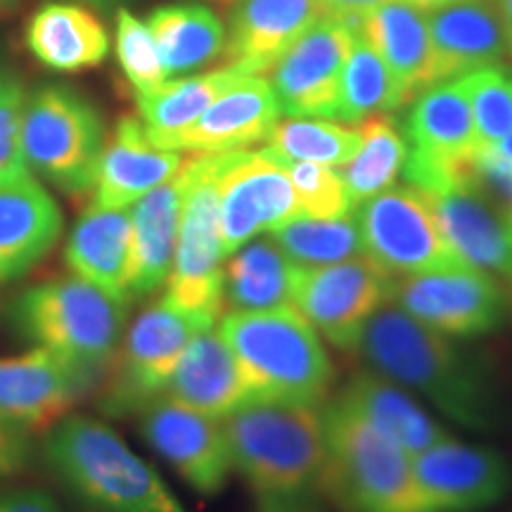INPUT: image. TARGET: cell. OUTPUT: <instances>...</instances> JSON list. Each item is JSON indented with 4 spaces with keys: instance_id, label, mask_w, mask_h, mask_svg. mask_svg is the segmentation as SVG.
<instances>
[{
    "instance_id": "cell-13",
    "label": "cell",
    "mask_w": 512,
    "mask_h": 512,
    "mask_svg": "<svg viewBox=\"0 0 512 512\" xmlns=\"http://www.w3.org/2000/svg\"><path fill=\"white\" fill-rule=\"evenodd\" d=\"M392 280L366 254L330 266L299 268L294 309L337 349L356 351L368 320L392 299Z\"/></svg>"
},
{
    "instance_id": "cell-27",
    "label": "cell",
    "mask_w": 512,
    "mask_h": 512,
    "mask_svg": "<svg viewBox=\"0 0 512 512\" xmlns=\"http://www.w3.org/2000/svg\"><path fill=\"white\" fill-rule=\"evenodd\" d=\"M361 34L394 74L408 102L434 86L430 27L422 10L384 0L361 17Z\"/></svg>"
},
{
    "instance_id": "cell-31",
    "label": "cell",
    "mask_w": 512,
    "mask_h": 512,
    "mask_svg": "<svg viewBox=\"0 0 512 512\" xmlns=\"http://www.w3.org/2000/svg\"><path fill=\"white\" fill-rule=\"evenodd\" d=\"M299 266L273 240H249L223 268V306L230 311H273L294 306Z\"/></svg>"
},
{
    "instance_id": "cell-22",
    "label": "cell",
    "mask_w": 512,
    "mask_h": 512,
    "mask_svg": "<svg viewBox=\"0 0 512 512\" xmlns=\"http://www.w3.org/2000/svg\"><path fill=\"white\" fill-rule=\"evenodd\" d=\"M427 27L434 86L498 64L508 53L501 10L494 0H456L434 10Z\"/></svg>"
},
{
    "instance_id": "cell-17",
    "label": "cell",
    "mask_w": 512,
    "mask_h": 512,
    "mask_svg": "<svg viewBox=\"0 0 512 512\" xmlns=\"http://www.w3.org/2000/svg\"><path fill=\"white\" fill-rule=\"evenodd\" d=\"M413 470L432 512L486 510L512 486V470L501 453L453 439L415 456Z\"/></svg>"
},
{
    "instance_id": "cell-25",
    "label": "cell",
    "mask_w": 512,
    "mask_h": 512,
    "mask_svg": "<svg viewBox=\"0 0 512 512\" xmlns=\"http://www.w3.org/2000/svg\"><path fill=\"white\" fill-rule=\"evenodd\" d=\"M162 396H169L209 418L223 420L252 399V392L238 358L214 325L202 330L188 344Z\"/></svg>"
},
{
    "instance_id": "cell-35",
    "label": "cell",
    "mask_w": 512,
    "mask_h": 512,
    "mask_svg": "<svg viewBox=\"0 0 512 512\" xmlns=\"http://www.w3.org/2000/svg\"><path fill=\"white\" fill-rule=\"evenodd\" d=\"M406 95L396 83L394 74L384 64L375 48L361 34V27L351 41L347 62L339 81L337 119L361 124L375 114H389L406 105Z\"/></svg>"
},
{
    "instance_id": "cell-36",
    "label": "cell",
    "mask_w": 512,
    "mask_h": 512,
    "mask_svg": "<svg viewBox=\"0 0 512 512\" xmlns=\"http://www.w3.org/2000/svg\"><path fill=\"white\" fill-rule=\"evenodd\" d=\"M268 235L299 268L330 266L363 254L361 230L354 214L342 219L297 216Z\"/></svg>"
},
{
    "instance_id": "cell-41",
    "label": "cell",
    "mask_w": 512,
    "mask_h": 512,
    "mask_svg": "<svg viewBox=\"0 0 512 512\" xmlns=\"http://www.w3.org/2000/svg\"><path fill=\"white\" fill-rule=\"evenodd\" d=\"M22 83L8 74H0V181L27 174V162L19 145V124L24 107Z\"/></svg>"
},
{
    "instance_id": "cell-14",
    "label": "cell",
    "mask_w": 512,
    "mask_h": 512,
    "mask_svg": "<svg viewBox=\"0 0 512 512\" xmlns=\"http://www.w3.org/2000/svg\"><path fill=\"white\" fill-rule=\"evenodd\" d=\"M219 192L226 259L256 235L273 233L299 216L287 166L266 147L221 152Z\"/></svg>"
},
{
    "instance_id": "cell-38",
    "label": "cell",
    "mask_w": 512,
    "mask_h": 512,
    "mask_svg": "<svg viewBox=\"0 0 512 512\" xmlns=\"http://www.w3.org/2000/svg\"><path fill=\"white\" fill-rule=\"evenodd\" d=\"M470 102L479 143H496L512 133V69L503 64L475 69L456 79Z\"/></svg>"
},
{
    "instance_id": "cell-43",
    "label": "cell",
    "mask_w": 512,
    "mask_h": 512,
    "mask_svg": "<svg viewBox=\"0 0 512 512\" xmlns=\"http://www.w3.org/2000/svg\"><path fill=\"white\" fill-rule=\"evenodd\" d=\"M0 512H64L53 498L43 491L27 489L12 491V494L0 496Z\"/></svg>"
},
{
    "instance_id": "cell-34",
    "label": "cell",
    "mask_w": 512,
    "mask_h": 512,
    "mask_svg": "<svg viewBox=\"0 0 512 512\" xmlns=\"http://www.w3.org/2000/svg\"><path fill=\"white\" fill-rule=\"evenodd\" d=\"M358 133H361V143L354 157L339 166L354 209L370 197L394 188L408 157L406 136L389 114H375L361 121Z\"/></svg>"
},
{
    "instance_id": "cell-44",
    "label": "cell",
    "mask_w": 512,
    "mask_h": 512,
    "mask_svg": "<svg viewBox=\"0 0 512 512\" xmlns=\"http://www.w3.org/2000/svg\"><path fill=\"white\" fill-rule=\"evenodd\" d=\"M254 512H320L309 494H256Z\"/></svg>"
},
{
    "instance_id": "cell-2",
    "label": "cell",
    "mask_w": 512,
    "mask_h": 512,
    "mask_svg": "<svg viewBox=\"0 0 512 512\" xmlns=\"http://www.w3.org/2000/svg\"><path fill=\"white\" fill-rule=\"evenodd\" d=\"M323 418L325 458L318 489L344 512H432L415 479L413 458L342 399Z\"/></svg>"
},
{
    "instance_id": "cell-48",
    "label": "cell",
    "mask_w": 512,
    "mask_h": 512,
    "mask_svg": "<svg viewBox=\"0 0 512 512\" xmlns=\"http://www.w3.org/2000/svg\"><path fill=\"white\" fill-rule=\"evenodd\" d=\"M12 3V0H0V5H10Z\"/></svg>"
},
{
    "instance_id": "cell-15",
    "label": "cell",
    "mask_w": 512,
    "mask_h": 512,
    "mask_svg": "<svg viewBox=\"0 0 512 512\" xmlns=\"http://www.w3.org/2000/svg\"><path fill=\"white\" fill-rule=\"evenodd\" d=\"M361 19L323 15L287 48L271 69L280 114L294 119H337L339 81Z\"/></svg>"
},
{
    "instance_id": "cell-23",
    "label": "cell",
    "mask_w": 512,
    "mask_h": 512,
    "mask_svg": "<svg viewBox=\"0 0 512 512\" xmlns=\"http://www.w3.org/2000/svg\"><path fill=\"white\" fill-rule=\"evenodd\" d=\"M183 164L181 152L162 150L147 138L143 121L121 117L100 155L93 204L102 209L131 207L157 185L171 181Z\"/></svg>"
},
{
    "instance_id": "cell-42",
    "label": "cell",
    "mask_w": 512,
    "mask_h": 512,
    "mask_svg": "<svg viewBox=\"0 0 512 512\" xmlns=\"http://www.w3.org/2000/svg\"><path fill=\"white\" fill-rule=\"evenodd\" d=\"M29 458V434L24 427L0 420V479L22 470Z\"/></svg>"
},
{
    "instance_id": "cell-29",
    "label": "cell",
    "mask_w": 512,
    "mask_h": 512,
    "mask_svg": "<svg viewBox=\"0 0 512 512\" xmlns=\"http://www.w3.org/2000/svg\"><path fill=\"white\" fill-rule=\"evenodd\" d=\"M339 399L377 427L384 437L401 446L411 458L451 439V434L422 411L411 396L377 373L356 375L339 394Z\"/></svg>"
},
{
    "instance_id": "cell-1",
    "label": "cell",
    "mask_w": 512,
    "mask_h": 512,
    "mask_svg": "<svg viewBox=\"0 0 512 512\" xmlns=\"http://www.w3.org/2000/svg\"><path fill=\"white\" fill-rule=\"evenodd\" d=\"M373 373L411 387L470 430H486L494 399L484 370L453 339L427 328L399 306H382L358 339Z\"/></svg>"
},
{
    "instance_id": "cell-7",
    "label": "cell",
    "mask_w": 512,
    "mask_h": 512,
    "mask_svg": "<svg viewBox=\"0 0 512 512\" xmlns=\"http://www.w3.org/2000/svg\"><path fill=\"white\" fill-rule=\"evenodd\" d=\"M19 145L27 169L81 195L95 185L105 128L91 102L72 88L46 86L24 100Z\"/></svg>"
},
{
    "instance_id": "cell-18",
    "label": "cell",
    "mask_w": 512,
    "mask_h": 512,
    "mask_svg": "<svg viewBox=\"0 0 512 512\" xmlns=\"http://www.w3.org/2000/svg\"><path fill=\"white\" fill-rule=\"evenodd\" d=\"M422 195L460 259L489 273L512 294V221L486 195L477 178Z\"/></svg>"
},
{
    "instance_id": "cell-5",
    "label": "cell",
    "mask_w": 512,
    "mask_h": 512,
    "mask_svg": "<svg viewBox=\"0 0 512 512\" xmlns=\"http://www.w3.org/2000/svg\"><path fill=\"white\" fill-rule=\"evenodd\" d=\"M230 463L254 494L318 489L325 439L318 406L249 399L223 418Z\"/></svg>"
},
{
    "instance_id": "cell-11",
    "label": "cell",
    "mask_w": 512,
    "mask_h": 512,
    "mask_svg": "<svg viewBox=\"0 0 512 512\" xmlns=\"http://www.w3.org/2000/svg\"><path fill=\"white\" fill-rule=\"evenodd\" d=\"M408 157L403 176L420 192H439L475 176L479 145L470 102L458 81H444L418 95L406 119Z\"/></svg>"
},
{
    "instance_id": "cell-33",
    "label": "cell",
    "mask_w": 512,
    "mask_h": 512,
    "mask_svg": "<svg viewBox=\"0 0 512 512\" xmlns=\"http://www.w3.org/2000/svg\"><path fill=\"white\" fill-rule=\"evenodd\" d=\"M166 76H183L219 60L226 50L221 19L202 5H164L147 19Z\"/></svg>"
},
{
    "instance_id": "cell-39",
    "label": "cell",
    "mask_w": 512,
    "mask_h": 512,
    "mask_svg": "<svg viewBox=\"0 0 512 512\" xmlns=\"http://www.w3.org/2000/svg\"><path fill=\"white\" fill-rule=\"evenodd\" d=\"M117 57L138 98L155 93L169 81L150 27L124 8L117 12Z\"/></svg>"
},
{
    "instance_id": "cell-37",
    "label": "cell",
    "mask_w": 512,
    "mask_h": 512,
    "mask_svg": "<svg viewBox=\"0 0 512 512\" xmlns=\"http://www.w3.org/2000/svg\"><path fill=\"white\" fill-rule=\"evenodd\" d=\"M266 150L280 162H313L339 169L354 157L361 143L358 128H347L330 119L278 121L266 140Z\"/></svg>"
},
{
    "instance_id": "cell-24",
    "label": "cell",
    "mask_w": 512,
    "mask_h": 512,
    "mask_svg": "<svg viewBox=\"0 0 512 512\" xmlns=\"http://www.w3.org/2000/svg\"><path fill=\"white\" fill-rule=\"evenodd\" d=\"M62 214L31 174L0 181V283H10L55 247Z\"/></svg>"
},
{
    "instance_id": "cell-28",
    "label": "cell",
    "mask_w": 512,
    "mask_h": 512,
    "mask_svg": "<svg viewBox=\"0 0 512 512\" xmlns=\"http://www.w3.org/2000/svg\"><path fill=\"white\" fill-rule=\"evenodd\" d=\"M67 266L74 275L114 297H128L131 268V211L93 207L76 221L67 242Z\"/></svg>"
},
{
    "instance_id": "cell-30",
    "label": "cell",
    "mask_w": 512,
    "mask_h": 512,
    "mask_svg": "<svg viewBox=\"0 0 512 512\" xmlns=\"http://www.w3.org/2000/svg\"><path fill=\"white\" fill-rule=\"evenodd\" d=\"M27 46L38 62L55 72L98 67L110 53V36L100 19L79 5L50 3L31 15Z\"/></svg>"
},
{
    "instance_id": "cell-21",
    "label": "cell",
    "mask_w": 512,
    "mask_h": 512,
    "mask_svg": "<svg viewBox=\"0 0 512 512\" xmlns=\"http://www.w3.org/2000/svg\"><path fill=\"white\" fill-rule=\"evenodd\" d=\"M323 15L318 0H238L228 17L223 60L249 76H264Z\"/></svg>"
},
{
    "instance_id": "cell-4",
    "label": "cell",
    "mask_w": 512,
    "mask_h": 512,
    "mask_svg": "<svg viewBox=\"0 0 512 512\" xmlns=\"http://www.w3.org/2000/svg\"><path fill=\"white\" fill-rule=\"evenodd\" d=\"M48 465L83 503L98 512H185L152 465L105 422L72 415L43 444Z\"/></svg>"
},
{
    "instance_id": "cell-47",
    "label": "cell",
    "mask_w": 512,
    "mask_h": 512,
    "mask_svg": "<svg viewBox=\"0 0 512 512\" xmlns=\"http://www.w3.org/2000/svg\"><path fill=\"white\" fill-rule=\"evenodd\" d=\"M401 3L413 5V8L425 10V12H434V10H439V8H446V5L456 3V0H401Z\"/></svg>"
},
{
    "instance_id": "cell-40",
    "label": "cell",
    "mask_w": 512,
    "mask_h": 512,
    "mask_svg": "<svg viewBox=\"0 0 512 512\" xmlns=\"http://www.w3.org/2000/svg\"><path fill=\"white\" fill-rule=\"evenodd\" d=\"M294 195H297L299 216L306 219H342L354 214L347 185L342 174L332 166L313 162H285Z\"/></svg>"
},
{
    "instance_id": "cell-12",
    "label": "cell",
    "mask_w": 512,
    "mask_h": 512,
    "mask_svg": "<svg viewBox=\"0 0 512 512\" xmlns=\"http://www.w3.org/2000/svg\"><path fill=\"white\" fill-rule=\"evenodd\" d=\"M389 302L448 337L489 335L510 313V294L470 264L394 278Z\"/></svg>"
},
{
    "instance_id": "cell-9",
    "label": "cell",
    "mask_w": 512,
    "mask_h": 512,
    "mask_svg": "<svg viewBox=\"0 0 512 512\" xmlns=\"http://www.w3.org/2000/svg\"><path fill=\"white\" fill-rule=\"evenodd\" d=\"M363 254L389 278L467 264L448 245L437 216L420 190L389 188L356 207Z\"/></svg>"
},
{
    "instance_id": "cell-3",
    "label": "cell",
    "mask_w": 512,
    "mask_h": 512,
    "mask_svg": "<svg viewBox=\"0 0 512 512\" xmlns=\"http://www.w3.org/2000/svg\"><path fill=\"white\" fill-rule=\"evenodd\" d=\"M219 335L238 358L252 399L320 406L335 368L313 325L294 306L273 311H230Z\"/></svg>"
},
{
    "instance_id": "cell-49",
    "label": "cell",
    "mask_w": 512,
    "mask_h": 512,
    "mask_svg": "<svg viewBox=\"0 0 512 512\" xmlns=\"http://www.w3.org/2000/svg\"><path fill=\"white\" fill-rule=\"evenodd\" d=\"M93 3H100V0H93Z\"/></svg>"
},
{
    "instance_id": "cell-10",
    "label": "cell",
    "mask_w": 512,
    "mask_h": 512,
    "mask_svg": "<svg viewBox=\"0 0 512 512\" xmlns=\"http://www.w3.org/2000/svg\"><path fill=\"white\" fill-rule=\"evenodd\" d=\"M214 325V316L185 311L166 297L145 309L128 330L102 408L110 415L143 411L147 403L164 394L166 382L192 339Z\"/></svg>"
},
{
    "instance_id": "cell-20",
    "label": "cell",
    "mask_w": 512,
    "mask_h": 512,
    "mask_svg": "<svg viewBox=\"0 0 512 512\" xmlns=\"http://www.w3.org/2000/svg\"><path fill=\"white\" fill-rule=\"evenodd\" d=\"M278 121L280 107L271 81L247 74L211 102L202 117L171 143L169 150L195 155L247 150L268 140Z\"/></svg>"
},
{
    "instance_id": "cell-8",
    "label": "cell",
    "mask_w": 512,
    "mask_h": 512,
    "mask_svg": "<svg viewBox=\"0 0 512 512\" xmlns=\"http://www.w3.org/2000/svg\"><path fill=\"white\" fill-rule=\"evenodd\" d=\"M183 214L164 297L185 311L219 318L223 309L221 152L195 155L183 164Z\"/></svg>"
},
{
    "instance_id": "cell-32",
    "label": "cell",
    "mask_w": 512,
    "mask_h": 512,
    "mask_svg": "<svg viewBox=\"0 0 512 512\" xmlns=\"http://www.w3.org/2000/svg\"><path fill=\"white\" fill-rule=\"evenodd\" d=\"M242 76L247 74L226 64L200 76L166 81L155 93L138 98L140 121H143L147 138L162 150H169L185 128L195 124L211 102Z\"/></svg>"
},
{
    "instance_id": "cell-19",
    "label": "cell",
    "mask_w": 512,
    "mask_h": 512,
    "mask_svg": "<svg viewBox=\"0 0 512 512\" xmlns=\"http://www.w3.org/2000/svg\"><path fill=\"white\" fill-rule=\"evenodd\" d=\"M93 382L67 358L43 347L0 358V420L24 430L46 427L60 420Z\"/></svg>"
},
{
    "instance_id": "cell-46",
    "label": "cell",
    "mask_w": 512,
    "mask_h": 512,
    "mask_svg": "<svg viewBox=\"0 0 512 512\" xmlns=\"http://www.w3.org/2000/svg\"><path fill=\"white\" fill-rule=\"evenodd\" d=\"M498 10H501L505 41H508V50L512 53V0H501V3H498Z\"/></svg>"
},
{
    "instance_id": "cell-16",
    "label": "cell",
    "mask_w": 512,
    "mask_h": 512,
    "mask_svg": "<svg viewBox=\"0 0 512 512\" xmlns=\"http://www.w3.org/2000/svg\"><path fill=\"white\" fill-rule=\"evenodd\" d=\"M140 430L155 451L204 496L219 494L233 463L226 432L216 418L192 411L169 396H159L143 408Z\"/></svg>"
},
{
    "instance_id": "cell-26",
    "label": "cell",
    "mask_w": 512,
    "mask_h": 512,
    "mask_svg": "<svg viewBox=\"0 0 512 512\" xmlns=\"http://www.w3.org/2000/svg\"><path fill=\"white\" fill-rule=\"evenodd\" d=\"M183 171L131 204V268L128 297H150L166 283L174 264L183 214Z\"/></svg>"
},
{
    "instance_id": "cell-45",
    "label": "cell",
    "mask_w": 512,
    "mask_h": 512,
    "mask_svg": "<svg viewBox=\"0 0 512 512\" xmlns=\"http://www.w3.org/2000/svg\"><path fill=\"white\" fill-rule=\"evenodd\" d=\"M325 15L339 19H361L368 10L377 8L384 0H318Z\"/></svg>"
},
{
    "instance_id": "cell-6",
    "label": "cell",
    "mask_w": 512,
    "mask_h": 512,
    "mask_svg": "<svg viewBox=\"0 0 512 512\" xmlns=\"http://www.w3.org/2000/svg\"><path fill=\"white\" fill-rule=\"evenodd\" d=\"M8 316L24 339L98 380L119 349L128 302L72 275L24 290Z\"/></svg>"
}]
</instances>
